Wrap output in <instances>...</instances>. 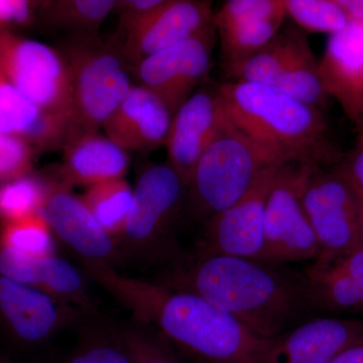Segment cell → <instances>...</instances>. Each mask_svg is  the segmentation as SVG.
I'll return each mask as SVG.
<instances>
[{
	"label": "cell",
	"instance_id": "obj_26",
	"mask_svg": "<svg viewBox=\"0 0 363 363\" xmlns=\"http://www.w3.org/2000/svg\"><path fill=\"white\" fill-rule=\"evenodd\" d=\"M272 86L294 99L325 113L333 100L320 73L319 61L311 49L289 67Z\"/></svg>",
	"mask_w": 363,
	"mask_h": 363
},
{
	"label": "cell",
	"instance_id": "obj_41",
	"mask_svg": "<svg viewBox=\"0 0 363 363\" xmlns=\"http://www.w3.org/2000/svg\"><path fill=\"white\" fill-rule=\"evenodd\" d=\"M360 196H362V218L363 225V191L360 190Z\"/></svg>",
	"mask_w": 363,
	"mask_h": 363
},
{
	"label": "cell",
	"instance_id": "obj_33",
	"mask_svg": "<svg viewBox=\"0 0 363 363\" xmlns=\"http://www.w3.org/2000/svg\"><path fill=\"white\" fill-rule=\"evenodd\" d=\"M167 0H118L113 11L118 14L116 33L112 42L118 45L135 33L152 14L166 4Z\"/></svg>",
	"mask_w": 363,
	"mask_h": 363
},
{
	"label": "cell",
	"instance_id": "obj_14",
	"mask_svg": "<svg viewBox=\"0 0 363 363\" xmlns=\"http://www.w3.org/2000/svg\"><path fill=\"white\" fill-rule=\"evenodd\" d=\"M39 214L83 264L114 267L121 262L113 238L102 228L81 197L59 182L47 180V193Z\"/></svg>",
	"mask_w": 363,
	"mask_h": 363
},
{
	"label": "cell",
	"instance_id": "obj_12",
	"mask_svg": "<svg viewBox=\"0 0 363 363\" xmlns=\"http://www.w3.org/2000/svg\"><path fill=\"white\" fill-rule=\"evenodd\" d=\"M231 123L220 91V83L207 79L176 113L166 145L168 164L189 186L203 152Z\"/></svg>",
	"mask_w": 363,
	"mask_h": 363
},
{
	"label": "cell",
	"instance_id": "obj_10",
	"mask_svg": "<svg viewBox=\"0 0 363 363\" xmlns=\"http://www.w3.org/2000/svg\"><path fill=\"white\" fill-rule=\"evenodd\" d=\"M216 32L215 26H210L192 39L143 60L130 70L136 85L161 98L174 116L209 79Z\"/></svg>",
	"mask_w": 363,
	"mask_h": 363
},
{
	"label": "cell",
	"instance_id": "obj_3",
	"mask_svg": "<svg viewBox=\"0 0 363 363\" xmlns=\"http://www.w3.org/2000/svg\"><path fill=\"white\" fill-rule=\"evenodd\" d=\"M227 113L236 128L286 162L332 168L344 155L326 113L294 99L276 86L220 83Z\"/></svg>",
	"mask_w": 363,
	"mask_h": 363
},
{
	"label": "cell",
	"instance_id": "obj_24",
	"mask_svg": "<svg viewBox=\"0 0 363 363\" xmlns=\"http://www.w3.org/2000/svg\"><path fill=\"white\" fill-rule=\"evenodd\" d=\"M285 16L234 23L216 30L220 38L223 70L238 65L259 52L279 32Z\"/></svg>",
	"mask_w": 363,
	"mask_h": 363
},
{
	"label": "cell",
	"instance_id": "obj_39",
	"mask_svg": "<svg viewBox=\"0 0 363 363\" xmlns=\"http://www.w3.org/2000/svg\"><path fill=\"white\" fill-rule=\"evenodd\" d=\"M353 124L355 125V130L357 133V145L363 147V112Z\"/></svg>",
	"mask_w": 363,
	"mask_h": 363
},
{
	"label": "cell",
	"instance_id": "obj_1",
	"mask_svg": "<svg viewBox=\"0 0 363 363\" xmlns=\"http://www.w3.org/2000/svg\"><path fill=\"white\" fill-rule=\"evenodd\" d=\"M84 267L135 320L176 344L195 363H259L269 339L259 337L204 298L123 276L112 267Z\"/></svg>",
	"mask_w": 363,
	"mask_h": 363
},
{
	"label": "cell",
	"instance_id": "obj_23",
	"mask_svg": "<svg viewBox=\"0 0 363 363\" xmlns=\"http://www.w3.org/2000/svg\"><path fill=\"white\" fill-rule=\"evenodd\" d=\"M79 342L61 363H133L121 325L91 315L80 325Z\"/></svg>",
	"mask_w": 363,
	"mask_h": 363
},
{
	"label": "cell",
	"instance_id": "obj_19",
	"mask_svg": "<svg viewBox=\"0 0 363 363\" xmlns=\"http://www.w3.org/2000/svg\"><path fill=\"white\" fill-rule=\"evenodd\" d=\"M69 118L45 111L0 74V133L18 136L33 150L63 149Z\"/></svg>",
	"mask_w": 363,
	"mask_h": 363
},
{
	"label": "cell",
	"instance_id": "obj_29",
	"mask_svg": "<svg viewBox=\"0 0 363 363\" xmlns=\"http://www.w3.org/2000/svg\"><path fill=\"white\" fill-rule=\"evenodd\" d=\"M286 16L304 32H339L350 23L337 0H284Z\"/></svg>",
	"mask_w": 363,
	"mask_h": 363
},
{
	"label": "cell",
	"instance_id": "obj_27",
	"mask_svg": "<svg viewBox=\"0 0 363 363\" xmlns=\"http://www.w3.org/2000/svg\"><path fill=\"white\" fill-rule=\"evenodd\" d=\"M47 193V180L26 175L0 185V220H21L39 214Z\"/></svg>",
	"mask_w": 363,
	"mask_h": 363
},
{
	"label": "cell",
	"instance_id": "obj_40",
	"mask_svg": "<svg viewBox=\"0 0 363 363\" xmlns=\"http://www.w3.org/2000/svg\"><path fill=\"white\" fill-rule=\"evenodd\" d=\"M0 363H13L11 360H9V358H0Z\"/></svg>",
	"mask_w": 363,
	"mask_h": 363
},
{
	"label": "cell",
	"instance_id": "obj_4",
	"mask_svg": "<svg viewBox=\"0 0 363 363\" xmlns=\"http://www.w3.org/2000/svg\"><path fill=\"white\" fill-rule=\"evenodd\" d=\"M284 162H289L231 121L196 164L188 186L191 213L207 221L247 194L264 172Z\"/></svg>",
	"mask_w": 363,
	"mask_h": 363
},
{
	"label": "cell",
	"instance_id": "obj_15",
	"mask_svg": "<svg viewBox=\"0 0 363 363\" xmlns=\"http://www.w3.org/2000/svg\"><path fill=\"white\" fill-rule=\"evenodd\" d=\"M212 2L167 0L135 33L117 45L128 71L152 55L168 49L214 26Z\"/></svg>",
	"mask_w": 363,
	"mask_h": 363
},
{
	"label": "cell",
	"instance_id": "obj_2",
	"mask_svg": "<svg viewBox=\"0 0 363 363\" xmlns=\"http://www.w3.org/2000/svg\"><path fill=\"white\" fill-rule=\"evenodd\" d=\"M166 286L204 298L262 339L290 330L311 308L303 281H292L272 264L245 257L199 255Z\"/></svg>",
	"mask_w": 363,
	"mask_h": 363
},
{
	"label": "cell",
	"instance_id": "obj_16",
	"mask_svg": "<svg viewBox=\"0 0 363 363\" xmlns=\"http://www.w3.org/2000/svg\"><path fill=\"white\" fill-rule=\"evenodd\" d=\"M363 342V319L317 318L269 339L259 363H329Z\"/></svg>",
	"mask_w": 363,
	"mask_h": 363
},
{
	"label": "cell",
	"instance_id": "obj_30",
	"mask_svg": "<svg viewBox=\"0 0 363 363\" xmlns=\"http://www.w3.org/2000/svg\"><path fill=\"white\" fill-rule=\"evenodd\" d=\"M133 363H179L169 341L152 327L133 319L121 325Z\"/></svg>",
	"mask_w": 363,
	"mask_h": 363
},
{
	"label": "cell",
	"instance_id": "obj_20",
	"mask_svg": "<svg viewBox=\"0 0 363 363\" xmlns=\"http://www.w3.org/2000/svg\"><path fill=\"white\" fill-rule=\"evenodd\" d=\"M63 150L64 161L56 181L69 189L123 179L130 168L128 152L99 133L76 138Z\"/></svg>",
	"mask_w": 363,
	"mask_h": 363
},
{
	"label": "cell",
	"instance_id": "obj_9",
	"mask_svg": "<svg viewBox=\"0 0 363 363\" xmlns=\"http://www.w3.org/2000/svg\"><path fill=\"white\" fill-rule=\"evenodd\" d=\"M0 74L40 108L70 121L71 72L58 50L0 30Z\"/></svg>",
	"mask_w": 363,
	"mask_h": 363
},
{
	"label": "cell",
	"instance_id": "obj_18",
	"mask_svg": "<svg viewBox=\"0 0 363 363\" xmlns=\"http://www.w3.org/2000/svg\"><path fill=\"white\" fill-rule=\"evenodd\" d=\"M319 70L332 99L352 123L363 112V23L329 35Z\"/></svg>",
	"mask_w": 363,
	"mask_h": 363
},
{
	"label": "cell",
	"instance_id": "obj_13",
	"mask_svg": "<svg viewBox=\"0 0 363 363\" xmlns=\"http://www.w3.org/2000/svg\"><path fill=\"white\" fill-rule=\"evenodd\" d=\"M281 164L267 169L238 202L208 219L199 255L259 260L267 198Z\"/></svg>",
	"mask_w": 363,
	"mask_h": 363
},
{
	"label": "cell",
	"instance_id": "obj_25",
	"mask_svg": "<svg viewBox=\"0 0 363 363\" xmlns=\"http://www.w3.org/2000/svg\"><path fill=\"white\" fill-rule=\"evenodd\" d=\"M133 198V189L124 179L90 186L81 199L113 240L123 233Z\"/></svg>",
	"mask_w": 363,
	"mask_h": 363
},
{
	"label": "cell",
	"instance_id": "obj_32",
	"mask_svg": "<svg viewBox=\"0 0 363 363\" xmlns=\"http://www.w3.org/2000/svg\"><path fill=\"white\" fill-rule=\"evenodd\" d=\"M33 149L18 136L0 133V182L30 175Z\"/></svg>",
	"mask_w": 363,
	"mask_h": 363
},
{
	"label": "cell",
	"instance_id": "obj_17",
	"mask_svg": "<svg viewBox=\"0 0 363 363\" xmlns=\"http://www.w3.org/2000/svg\"><path fill=\"white\" fill-rule=\"evenodd\" d=\"M173 116L161 98L135 84L102 128L126 152L154 150L166 143Z\"/></svg>",
	"mask_w": 363,
	"mask_h": 363
},
{
	"label": "cell",
	"instance_id": "obj_31",
	"mask_svg": "<svg viewBox=\"0 0 363 363\" xmlns=\"http://www.w3.org/2000/svg\"><path fill=\"white\" fill-rule=\"evenodd\" d=\"M284 0H229L214 13L216 30L243 21L286 16Z\"/></svg>",
	"mask_w": 363,
	"mask_h": 363
},
{
	"label": "cell",
	"instance_id": "obj_7",
	"mask_svg": "<svg viewBox=\"0 0 363 363\" xmlns=\"http://www.w3.org/2000/svg\"><path fill=\"white\" fill-rule=\"evenodd\" d=\"M302 205L319 247L312 266H327L363 247L360 189L338 164L313 171Z\"/></svg>",
	"mask_w": 363,
	"mask_h": 363
},
{
	"label": "cell",
	"instance_id": "obj_36",
	"mask_svg": "<svg viewBox=\"0 0 363 363\" xmlns=\"http://www.w3.org/2000/svg\"><path fill=\"white\" fill-rule=\"evenodd\" d=\"M338 167L350 176L351 180L354 182L360 190L363 191V147L357 145V147L344 156L342 161L339 162Z\"/></svg>",
	"mask_w": 363,
	"mask_h": 363
},
{
	"label": "cell",
	"instance_id": "obj_22",
	"mask_svg": "<svg viewBox=\"0 0 363 363\" xmlns=\"http://www.w3.org/2000/svg\"><path fill=\"white\" fill-rule=\"evenodd\" d=\"M116 4V0H52L39 1L38 13L45 25L71 33V37H99Z\"/></svg>",
	"mask_w": 363,
	"mask_h": 363
},
{
	"label": "cell",
	"instance_id": "obj_6",
	"mask_svg": "<svg viewBox=\"0 0 363 363\" xmlns=\"http://www.w3.org/2000/svg\"><path fill=\"white\" fill-rule=\"evenodd\" d=\"M187 196V186L168 162L143 169L123 233L114 240L119 259L154 264L174 257V228Z\"/></svg>",
	"mask_w": 363,
	"mask_h": 363
},
{
	"label": "cell",
	"instance_id": "obj_8",
	"mask_svg": "<svg viewBox=\"0 0 363 363\" xmlns=\"http://www.w3.org/2000/svg\"><path fill=\"white\" fill-rule=\"evenodd\" d=\"M316 168L298 162L279 167L267 198L259 262L274 266L316 260L319 247L302 205L306 182Z\"/></svg>",
	"mask_w": 363,
	"mask_h": 363
},
{
	"label": "cell",
	"instance_id": "obj_28",
	"mask_svg": "<svg viewBox=\"0 0 363 363\" xmlns=\"http://www.w3.org/2000/svg\"><path fill=\"white\" fill-rule=\"evenodd\" d=\"M0 245L35 259L56 253L51 228L40 214L2 223Z\"/></svg>",
	"mask_w": 363,
	"mask_h": 363
},
{
	"label": "cell",
	"instance_id": "obj_34",
	"mask_svg": "<svg viewBox=\"0 0 363 363\" xmlns=\"http://www.w3.org/2000/svg\"><path fill=\"white\" fill-rule=\"evenodd\" d=\"M39 1L0 0V30L32 23L38 13Z\"/></svg>",
	"mask_w": 363,
	"mask_h": 363
},
{
	"label": "cell",
	"instance_id": "obj_5",
	"mask_svg": "<svg viewBox=\"0 0 363 363\" xmlns=\"http://www.w3.org/2000/svg\"><path fill=\"white\" fill-rule=\"evenodd\" d=\"M59 51L70 68L73 87L66 145L81 136L98 133L133 84L121 51L112 40L71 37Z\"/></svg>",
	"mask_w": 363,
	"mask_h": 363
},
{
	"label": "cell",
	"instance_id": "obj_37",
	"mask_svg": "<svg viewBox=\"0 0 363 363\" xmlns=\"http://www.w3.org/2000/svg\"><path fill=\"white\" fill-rule=\"evenodd\" d=\"M329 363H363V342L346 348Z\"/></svg>",
	"mask_w": 363,
	"mask_h": 363
},
{
	"label": "cell",
	"instance_id": "obj_35",
	"mask_svg": "<svg viewBox=\"0 0 363 363\" xmlns=\"http://www.w3.org/2000/svg\"><path fill=\"white\" fill-rule=\"evenodd\" d=\"M327 266L336 267L339 271L347 274L363 289V247Z\"/></svg>",
	"mask_w": 363,
	"mask_h": 363
},
{
	"label": "cell",
	"instance_id": "obj_21",
	"mask_svg": "<svg viewBox=\"0 0 363 363\" xmlns=\"http://www.w3.org/2000/svg\"><path fill=\"white\" fill-rule=\"evenodd\" d=\"M310 49L304 30L288 28L277 33L264 47L242 63L224 72L228 82L274 85L279 76Z\"/></svg>",
	"mask_w": 363,
	"mask_h": 363
},
{
	"label": "cell",
	"instance_id": "obj_38",
	"mask_svg": "<svg viewBox=\"0 0 363 363\" xmlns=\"http://www.w3.org/2000/svg\"><path fill=\"white\" fill-rule=\"evenodd\" d=\"M348 20L363 23V0H337Z\"/></svg>",
	"mask_w": 363,
	"mask_h": 363
},
{
	"label": "cell",
	"instance_id": "obj_11",
	"mask_svg": "<svg viewBox=\"0 0 363 363\" xmlns=\"http://www.w3.org/2000/svg\"><path fill=\"white\" fill-rule=\"evenodd\" d=\"M89 316L33 286L0 274V331L21 347H40Z\"/></svg>",
	"mask_w": 363,
	"mask_h": 363
}]
</instances>
